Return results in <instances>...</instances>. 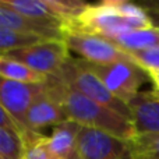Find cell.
Masks as SVG:
<instances>
[{
	"instance_id": "obj_1",
	"label": "cell",
	"mask_w": 159,
	"mask_h": 159,
	"mask_svg": "<svg viewBox=\"0 0 159 159\" xmlns=\"http://www.w3.org/2000/svg\"><path fill=\"white\" fill-rule=\"evenodd\" d=\"M152 25L151 16L141 6L124 0H105L87 4L77 18L66 25L64 31H80L110 39L126 31Z\"/></svg>"
},
{
	"instance_id": "obj_2",
	"label": "cell",
	"mask_w": 159,
	"mask_h": 159,
	"mask_svg": "<svg viewBox=\"0 0 159 159\" xmlns=\"http://www.w3.org/2000/svg\"><path fill=\"white\" fill-rule=\"evenodd\" d=\"M49 81L60 98L69 119L81 126L102 130L127 141H131L135 137L134 126L129 117L64 85L55 75H52Z\"/></svg>"
},
{
	"instance_id": "obj_3",
	"label": "cell",
	"mask_w": 159,
	"mask_h": 159,
	"mask_svg": "<svg viewBox=\"0 0 159 159\" xmlns=\"http://www.w3.org/2000/svg\"><path fill=\"white\" fill-rule=\"evenodd\" d=\"M55 77H57L64 85L73 88L74 91L88 96L89 99L103 105V106L116 110L117 113L131 120L129 105L109 92V89L103 85V82L89 70L84 59L71 57L66 63V66L61 69V71Z\"/></svg>"
},
{
	"instance_id": "obj_4",
	"label": "cell",
	"mask_w": 159,
	"mask_h": 159,
	"mask_svg": "<svg viewBox=\"0 0 159 159\" xmlns=\"http://www.w3.org/2000/svg\"><path fill=\"white\" fill-rule=\"evenodd\" d=\"M87 66L103 82L110 93L126 103L141 92L140 88L149 80L147 70L135 61H117L110 64H95L87 61Z\"/></svg>"
},
{
	"instance_id": "obj_5",
	"label": "cell",
	"mask_w": 159,
	"mask_h": 159,
	"mask_svg": "<svg viewBox=\"0 0 159 159\" xmlns=\"http://www.w3.org/2000/svg\"><path fill=\"white\" fill-rule=\"evenodd\" d=\"M0 56L20 61L35 71L49 77L57 75L71 59L70 49L64 41H42L36 45L11 50Z\"/></svg>"
},
{
	"instance_id": "obj_6",
	"label": "cell",
	"mask_w": 159,
	"mask_h": 159,
	"mask_svg": "<svg viewBox=\"0 0 159 159\" xmlns=\"http://www.w3.org/2000/svg\"><path fill=\"white\" fill-rule=\"evenodd\" d=\"M64 42L70 52L77 53L81 59L89 63L110 64L117 61H135L130 52L99 35H91L80 31H66Z\"/></svg>"
},
{
	"instance_id": "obj_7",
	"label": "cell",
	"mask_w": 159,
	"mask_h": 159,
	"mask_svg": "<svg viewBox=\"0 0 159 159\" xmlns=\"http://www.w3.org/2000/svg\"><path fill=\"white\" fill-rule=\"evenodd\" d=\"M0 3L22 16L61 24L64 28L87 7V3L78 0H0Z\"/></svg>"
},
{
	"instance_id": "obj_8",
	"label": "cell",
	"mask_w": 159,
	"mask_h": 159,
	"mask_svg": "<svg viewBox=\"0 0 159 159\" xmlns=\"http://www.w3.org/2000/svg\"><path fill=\"white\" fill-rule=\"evenodd\" d=\"M80 159H133L131 141L81 126L77 138Z\"/></svg>"
},
{
	"instance_id": "obj_9",
	"label": "cell",
	"mask_w": 159,
	"mask_h": 159,
	"mask_svg": "<svg viewBox=\"0 0 159 159\" xmlns=\"http://www.w3.org/2000/svg\"><path fill=\"white\" fill-rule=\"evenodd\" d=\"M69 120L63 103L59 95L53 89L50 81H48L46 89L36 96L34 103L28 109L25 116V127L32 133L42 134L46 127H56L60 123Z\"/></svg>"
},
{
	"instance_id": "obj_10",
	"label": "cell",
	"mask_w": 159,
	"mask_h": 159,
	"mask_svg": "<svg viewBox=\"0 0 159 159\" xmlns=\"http://www.w3.org/2000/svg\"><path fill=\"white\" fill-rule=\"evenodd\" d=\"M46 84H28L2 78L0 84V105L20 124L25 127V116L36 96L46 89Z\"/></svg>"
},
{
	"instance_id": "obj_11",
	"label": "cell",
	"mask_w": 159,
	"mask_h": 159,
	"mask_svg": "<svg viewBox=\"0 0 159 159\" xmlns=\"http://www.w3.org/2000/svg\"><path fill=\"white\" fill-rule=\"evenodd\" d=\"M0 27L38 36L45 41H64L66 35L64 27L61 24L22 16L3 3H0Z\"/></svg>"
},
{
	"instance_id": "obj_12",
	"label": "cell",
	"mask_w": 159,
	"mask_h": 159,
	"mask_svg": "<svg viewBox=\"0 0 159 159\" xmlns=\"http://www.w3.org/2000/svg\"><path fill=\"white\" fill-rule=\"evenodd\" d=\"M135 135L159 134V99L154 93L138 92L129 102Z\"/></svg>"
},
{
	"instance_id": "obj_13",
	"label": "cell",
	"mask_w": 159,
	"mask_h": 159,
	"mask_svg": "<svg viewBox=\"0 0 159 159\" xmlns=\"http://www.w3.org/2000/svg\"><path fill=\"white\" fill-rule=\"evenodd\" d=\"M81 124L69 120L53 127L52 134L48 137V145L59 159H80L77 138Z\"/></svg>"
},
{
	"instance_id": "obj_14",
	"label": "cell",
	"mask_w": 159,
	"mask_h": 159,
	"mask_svg": "<svg viewBox=\"0 0 159 159\" xmlns=\"http://www.w3.org/2000/svg\"><path fill=\"white\" fill-rule=\"evenodd\" d=\"M121 49L130 53L141 52V50L158 49L159 48V27H148L138 28V30H130L121 32L109 39Z\"/></svg>"
},
{
	"instance_id": "obj_15",
	"label": "cell",
	"mask_w": 159,
	"mask_h": 159,
	"mask_svg": "<svg viewBox=\"0 0 159 159\" xmlns=\"http://www.w3.org/2000/svg\"><path fill=\"white\" fill-rule=\"evenodd\" d=\"M0 75L2 78L11 80L18 82H28V84H43L49 81V75H45L32 70L25 64L8 59L6 56H0Z\"/></svg>"
},
{
	"instance_id": "obj_16",
	"label": "cell",
	"mask_w": 159,
	"mask_h": 159,
	"mask_svg": "<svg viewBox=\"0 0 159 159\" xmlns=\"http://www.w3.org/2000/svg\"><path fill=\"white\" fill-rule=\"evenodd\" d=\"M25 141L20 133L0 127V159H22Z\"/></svg>"
},
{
	"instance_id": "obj_17",
	"label": "cell",
	"mask_w": 159,
	"mask_h": 159,
	"mask_svg": "<svg viewBox=\"0 0 159 159\" xmlns=\"http://www.w3.org/2000/svg\"><path fill=\"white\" fill-rule=\"evenodd\" d=\"M45 39L0 27V55L8 53L11 50L22 49V48L31 46V45H36Z\"/></svg>"
},
{
	"instance_id": "obj_18",
	"label": "cell",
	"mask_w": 159,
	"mask_h": 159,
	"mask_svg": "<svg viewBox=\"0 0 159 159\" xmlns=\"http://www.w3.org/2000/svg\"><path fill=\"white\" fill-rule=\"evenodd\" d=\"M131 151L133 159H159V134L135 135Z\"/></svg>"
},
{
	"instance_id": "obj_19",
	"label": "cell",
	"mask_w": 159,
	"mask_h": 159,
	"mask_svg": "<svg viewBox=\"0 0 159 159\" xmlns=\"http://www.w3.org/2000/svg\"><path fill=\"white\" fill-rule=\"evenodd\" d=\"M22 159H59L48 145V137L39 133H31L25 137V151Z\"/></svg>"
},
{
	"instance_id": "obj_20",
	"label": "cell",
	"mask_w": 159,
	"mask_h": 159,
	"mask_svg": "<svg viewBox=\"0 0 159 159\" xmlns=\"http://www.w3.org/2000/svg\"><path fill=\"white\" fill-rule=\"evenodd\" d=\"M141 7L148 14H159V2H149L141 4Z\"/></svg>"
},
{
	"instance_id": "obj_21",
	"label": "cell",
	"mask_w": 159,
	"mask_h": 159,
	"mask_svg": "<svg viewBox=\"0 0 159 159\" xmlns=\"http://www.w3.org/2000/svg\"><path fill=\"white\" fill-rule=\"evenodd\" d=\"M152 18V24L155 25V27H159V14H149Z\"/></svg>"
}]
</instances>
